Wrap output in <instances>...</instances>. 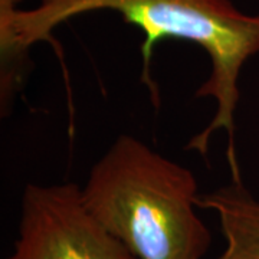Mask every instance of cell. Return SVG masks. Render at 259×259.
I'll use <instances>...</instances> for the list:
<instances>
[{
	"label": "cell",
	"instance_id": "obj_1",
	"mask_svg": "<svg viewBox=\"0 0 259 259\" xmlns=\"http://www.w3.org/2000/svg\"><path fill=\"white\" fill-rule=\"evenodd\" d=\"M20 3L22 0H0L3 115H9L33 71L30 48L39 42L55 45L52 32L69 19L95 10H112L144 33L143 76L156 100L157 87L150 81L148 71L156 45L164 39L186 40L207 54L210 74L197 88L196 98L213 100L216 111L209 124L186 144V150L206 157L213 136L225 130L232 179H241L235 146V114L241 100L242 68L259 54V15L243 13L231 0H39L32 9H20Z\"/></svg>",
	"mask_w": 259,
	"mask_h": 259
},
{
	"label": "cell",
	"instance_id": "obj_2",
	"mask_svg": "<svg viewBox=\"0 0 259 259\" xmlns=\"http://www.w3.org/2000/svg\"><path fill=\"white\" fill-rule=\"evenodd\" d=\"M88 210L137 259H203L212 236L196 212L193 171L120 134L81 187Z\"/></svg>",
	"mask_w": 259,
	"mask_h": 259
},
{
	"label": "cell",
	"instance_id": "obj_3",
	"mask_svg": "<svg viewBox=\"0 0 259 259\" xmlns=\"http://www.w3.org/2000/svg\"><path fill=\"white\" fill-rule=\"evenodd\" d=\"M6 259H137L107 231L75 183H28L18 239Z\"/></svg>",
	"mask_w": 259,
	"mask_h": 259
},
{
	"label": "cell",
	"instance_id": "obj_4",
	"mask_svg": "<svg viewBox=\"0 0 259 259\" xmlns=\"http://www.w3.org/2000/svg\"><path fill=\"white\" fill-rule=\"evenodd\" d=\"M196 203L216 213L219 219L226 246L214 259H259V200L241 179L199 194Z\"/></svg>",
	"mask_w": 259,
	"mask_h": 259
}]
</instances>
